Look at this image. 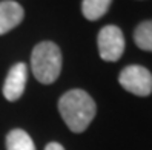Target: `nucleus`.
Returning a JSON list of instances; mask_svg holds the SVG:
<instances>
[{
    "label": "nucleus",
    "mask_w": 152,
    "mask_h": 150,
    "mask_svg": "<svg viewBox=\"0 0 152 150\" xmlns=\"http://www.w3.org/2000/svg\"><path fill=\"white\" fill-rule=\"evenodd\" d=\"M112 0H83L82 12L88 20H98L108 12Z\"/></svg>",
    "instance_id": "6e6552de"
},
{
    "label": "nucleus",
    "mask_w": 152,
    "mask_h": 150,
    "mask_svg": "<svg viewBox=\"0 0 152 150\" xmlns=\"http://www.w3.org/2000/svg\"><path fill=\"white\" fill-rule=\"evenodd\" d=\"M6 150H35V146L25 130L14 129L6 135Z\"/></svg>",
    "instance_id": "0eeeda50"
},
{
    "label": "nucleus",
    "mask_w": 152,
    "mask_h": 150,
    "mask_svg": "<svg viewBox=\"0 0 152 150\" xmlns=\"http://www.w3.org/2000/svg\"><path fill=\"white\" fill-rule=\"evenodd\" d=\"M58 112L69 130L82 133L88 129L95 117V101L88 92L82 89H71L61 95L58 101Z\"/></svg>",
    "instance_id": "f257e3e1"
},
{
    "label": "nucleus",
    "mask_w": 152,
    "mask_h": 150,
    "mask_svg": "<svg viewBox=\"0 0 152 150\" xmlns=\"http://www.w3.org/2000/svg\"><path fill=\"white\" fill-rule=\"evenodd\" d=\"M31 70L42 84L54 83L61 72V52L52 41H42L32 49Z\"/></svg>",
    "instance_id": "f03ea898"
},
{
    "label": "nucleus",
    "mask_w": 152,
    "mask_h": 150,
    "mask_svg": "<svg viewBox=\"0 0 152 150\" xmlns=\"http://www.w3.org/2000/svg\"><path fill=\"white\" fill-rule=\"evenodd\" d=\"M45 150H65L63 146L58 144V143H49L46 147H45Z\"/></svg>",
    "instance_id": "9d476101"
},
{
    "label": "nucleus",
    "mask_w": 152,
    "mask_h": 150,
    "mask_svg": "<svg viewBox=\"0 0 152 150\" xmlns=\"http://www.w3.org/2000/svg\"><path fill=\"white\" fill-rule=\"evenodd\" d=\"M28 83V67L25 63H15L3 83V96L8 101H17L23 95Z\"/></svg>",
    "instance_id": "39448f33"
},
{
    "label": "nucleus",
    "mask_w": 152,
    "mask_h": 150,
    "mask_svg": "<svg viewBox=\"0 0 152 150\" xmlns=\"http://www.w3.org/2000/svg\"><path fill=\"white\" fill-rule=\"evenodd\" d=\"M118 83L124 91L137 96H148L152 93V74L140 64L126 66L118 77Z\"/></svg>",
    "instance_id": "7ed1b4c3"
},
{
    "label": "nucleus",
    "mask_w": 152,
    "mask_h": 150,
    "mask_svg": "<svg viewBox=\"0 0 152 150\" xmlns=\"http://www.w3.org/2000/svg\"><path fill=\"white\" fill-rule=\"evenodd\" d=\"M98 54L104 61H117L124 52V35L121 29L115 25L103 26L97 37Z\"/></svg>",
    "instance_id": "20e7f679"
},
{
    "label": "nucleus",
    "mask_w": 152,
    "mask_h": 150,
    "mask_svg": "<svg viewBox=\"0 0 152 150\" xmlns=\"http://www.w3.org/2000/svg\"><path fill=\"white\" fill-rule=\"evenodd\" d=\"M134 41L140 49L152 52V20H146L137 26L134 31Z\"/></svg>",
    "instance_id": "1a4fd4ad"
},
{
    "label": "nucleus",
    "mask_w": 152,
    "mask_h": 150,
    "mask_svg": "<svg viewBox=\"0 0 152 150\" xmlns=\"http://www.w3.org/2000/svg\"><path fill=\"white\" fill-rule=\"evenodd\" d=\"M25 17L23 8L14 0L0 2V35L10 32L15 26H19Z\"/></svg>",
    "instance_id": "423d86ee"
}]
</instances>
